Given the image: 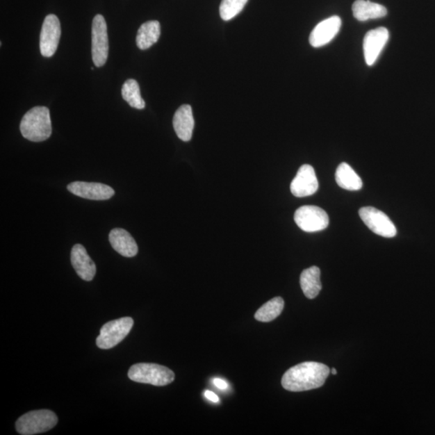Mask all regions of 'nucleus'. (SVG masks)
<instances>
[{
  "mask_svg": "<svg viewBox=\"0 0 435 435\" xmlns=\"http://www.w3.org/2000/svg\"><path fill=\"white\" fill-rule=\"evenodd\" d=\"M122 96L131 108L139 110L145 108V100L141 97L140 85L135 79L126 81L122 87Z\"/></svg>",
  "mask_w": 435,
  "mask_h": 435,
  "instance_id": "nucleus-22",
  "label": "nucleus"
},
{
  "mask_svg": "<svg viewBox=\"0 0 435 435\" xmlns=\"http://www.w3.org/2000/svg\"><path fill=\"white\" fill-rule=\"evenodd\" d=\"M330 368L318 362H305L289 369L282 377L283 388L290 392H303L322 387Z\"/></svg>",
  "mask_w": 435,
  "mask_h": 435,
  "instance_id": "nucleus-1",
  "label": "nucleus"
},
{
  "mask_svg": "<svg viewBox=\"0 0 435 435\" xmlns=\"http://www.w3.org/2000/svg\"><path fill=\"white\" fill-rule=\"evenodd\" d=\"M318 181L315 170L310 165H303L291 182V193L297 198H304L315 194Z\"/></svg>",
  "mask_w": 435,
  "mask_h": 435,
  "instance_id": "nucleus-12",
  "label": "nucleus"
},
{
  "mask_svg": "<svg viewBox=\"0 0 435 435\" xmlns=\"http://www.w3.org/2000/svg\"><path fill=\"white\" fill-rule=\"evenodd\" d=\"M320 268L312 266L302 272L300 284L303 293L309 299H313L322 290Z\"/></svg>",
  "mask_w": 435,
  "mask_h": 435,
  "instance_id": "nucleus-18",
  "label": "nucleus"
},
{
  "mask_svg": "<svg viewBox=\"0 0 435 435\" xmlns=\"http://www.w3.org/2000/svg\"><path fill=\"white\" fill-rule=\"evenodd\" d=\"M173 124L175 133L179 139L186 142L191 140L195 128V120L193 111L190 105H182L177 110Z\"/></svg>",
  "mask_w": 435,
  "mask_h": 435,
  "instance_id": "nucleus-15",
  "label": "nucleus"
},
{
  "mask_svg": "<svg viewBox=\"0 0 435 435\" xmlns=\"http://www.w3.org/2000/svg\"><path fill=\"white\" fill-rule=\"evenodd\" d=\"M213 382H214L215 386L218 388L222 389V391H224V389L229 387V384H227V383L225 381L221 380V379H219V378L215 379Z\"/></svg>",
  "mask_w": 435,
  "mask_h": 435,
  "instance_id": "nucleus-24",
  "label": "nucleus"
},
{
  "mask_svg": "<svg viewBox=\"0 0 435 435\" xmlns=\"http://www.w3.org/2000/svg\"><path fill=\"white\" fill-rule=\"evenodd\" d=\"M109 242L114 250L121 256L133 257L138 254V246L129 231L122 229L111 230Z\"/></svg>",
  "mask_w": 435,
  "mask_h": 435,
  "instance_id": "nucleus-16",
  "label": "nucleus"
},
{
  "mask_svg": "<svg viewBox=\"0 0 435 435\" xmlns=\"http://www.w3.org/2000/svg\"><path fill=\"white\" fill-rule=\"evenodd\" d=\"M353 16L359 22H367L384 17L387 15V8L383 5L368 1V0H356L352 5Z\"/></svg>",
  "mask_w": 435,
  "mask_h": 435,
  "instance_id": "nucleus-17",
  "label": "nucleus"
},
{
  "mask_svg": "<svg viewBox=\"0 0 435 435\" xmlns=\"http://www.w3.org/2000/svg\"><path fill=\"white\" fill-rule=\"evenodd\" d=\"M331 373L333 374V375H336V374H337L336 369V368H332Z\"/></svg>",
  "mask_w": 435,
  "mask_h": 435,
  "instance_id": "nucleus-26",
  "label": "nucleus"
},
{
  "mask_svg": "<svg viewBox=\"0 0 435 435\" xmlns=\"http://www.w3.org/2000/svg\"><path fill=\"white\" fill-rule=\"evenodd\" d=\"M161 36V25L156 20L145 22L140 27L136 36V44L139 49H148L158 42Z\"/></svg>",
  "mask_w": 435,
  "mask_h": 435,
  "instance_id": "nucleus-19",
  "label": "nucleus"
},
{
  "mask_svg": "<svg viewBox=\"0 0 435 435\" xmlns=\"http://www.w3.org/2000/svg\"><path fill=\"white\" fill-rule=\"evenodd\" d=\"M134 325L133 318L124 317L106 323L101 328L96 345L101 349H110L118 345L129 335Z\"/></svg>",
  "mask_w": 435,
  "mask_h": 435,
  "instance_id": "nucleus-5",
  "label": "nucleus"
},
{
  "mask_svg": "<svg viewBox=\"0 0 435 435\" xmlns=\"http://www.w3.org/2000/svg\"><path fill=\"white\" fill-rule=\"evenodd\" d=\"M25 139L33 142L47 140L52 134L49 110L47 107H35L24 115L19 126Z\"/></svg>",
  "mask_w": 435,
  "mask_h": 435,
  "instance_id": "nucleus-2",
  "label": "nucleus"
},
{
  "mask_svg": "<svg viewBox=\"0 0 435 435\" xmlns=\"http://www.w3.org/2000/svg\"><path fill=\"white\" fill-rule=\"evenodd\" d=\"M67 190L80 198L95 201L108 200L115 195L110 186L98 182L74 181L67 186Z\"/></svg>",
  "mask_w": 435,
  "mask_h": 435,
  "instance_id": "nucleus-10",
  "label": "nucleus"
},
{
  "mask_svg": "<svg viewBox=\"0 0 435 435\" xmlns=\"http://www.w3.org/2000/svg\"><path fill=\"white\" fill-rule=\"evenodd\" d=\"M58 422V417L53 411L40 409L24 414L17 420L16 429L19 434L33 435L50 431Z\"/></svg>",
  "mask_w": 435,
  "mask_h": 435,
  "instance_id": "nucleus-4",
  "label": "nucleus"
},
{
  "mask_svg": "<svg viewBox=\"0 0 435 435\" xmlns=\"http://www.w3.org/2000/svg\"><path fill=\"white\" fill-rule=\"evenodd\" d=\"M362 221L374 233L392 238L397 235V229L388 216L375 207L366 206L359 211Z\"/></svg>",
  "mask_w": 435,
  "mask_h": 435,
  "instance_id": "nucleus-7",
  "label": "nucleus"
},
{
  "mask_svg": "<svg viewBox=\"0 0 435 435\" xmlns=\"http://www.w3.org/2000/svg\"><path fill=\"white\" fill-rule=\"evenodd\" d=\"M205 397L210 400V401L213 402H220V398L219 397H218L216 395L215 393H214L213 392H211V391H206L205 392Z\"/></svg>",
  "mask_w": 435,
  "mask_h": 435,
  "instance_id": "nucleus-25",
  "label": "nucleus"
},
{
  "mask_svg": "<svg viewBox=\"0 0 435 435\" xmlns=\"http://www.w3.org/2000/svg\"><path fill=\"white\" fill-rule=\"evenodd\" d=\"M130 380L155 386H165L174 381L175 374L170 368L160 364L140 363L131 366L129 371Z\"/></svg>",
  "mask_w": 435,
  "mask_h": 435,
  "instance_id": "nucleus-3",
  "label": "nucleus"
},
{
  "mask_svg": "<svg viewBox=\"0 0 435 435\" xmlns=\"http://www.w3.org/2000/svg\"><path fill=\"white\" fill-rule=\"evenodd\" d=\"M285 302L281 297L272 298L263 305L255 313L256 320L262 322H269L274 320L279 316L284 309Z\"/></svg>",
  "mask_w": 435,
  "mask_h": 435,
  "instance_id": "nucleus-21",
  "label": "nucleus"
},
{
  "mask_svg": "<svg viewBox=\"0 0 435 435\" xmlns=\"http://www.w3.org/2000/svg\"><path fill=\"white\" fill-rule=\"evenodd\" d=\"M295 221L302 231L317 232L327 229L329 225V216L320 207L303 206L296 211Z\"/></svg>",
  "mask_w": 435,
  "mask_h": 435,
  "instance_id": "nucleus-6",
  "label": "nucleus"
},
{
  "mask_svg": "<svg viewBox=\"0 0 435 435\" xmlns=\"http://www.w3.org/2000/svg\"><path fill=\"white\" fill-rule=\"evenodd\" d=\"M247 0H222L220 7V17L225 22L233 19L244 9Z\"/></svg>",
  "mask_w": 435,
  "mask_h": 435,
  "instance_id": "nucleus-23",
  "label": "nucleus"
},
{
  "mask_svg": "<svg viewBox=\"0 0 435 435\" xmlns=\"http://www.w3.org/2000/svg\"><path fill=\"white\" fill-rule=\"evenodd\" d=\"M388 38V30L384 27L370 30L366 33L363 39V47L364 58L369 67L376 63Z\"/></svg>",
  "mask_w": 435,
  "mask_h": 435,
  "instance_id": "nucleus-11",
  "label": "nucleus"
},
{
  "mask_svg": "<svg viewBox=\"0 0 435 435\" xmlns=\"http://www.w3.org/2000/svg\"><path fill=\"white\" fill-rule=\"evenodd\" d=\"M107 23L102 15H96L92 24V59L97 67H103L108 58Z\"/></svg>",
  "mask_w": 435,
  "mask_h": 435,
  "instance_id": "nucleus-8",
  "label": "nucleus"
},
{
  "mask_svg": "<svg viewBox=\"0 0 435 435\" xmlns=\"http://www.w3.org/2000/svg\"><path fill=\"white\" fill-rule=\"evenodd\" d=\"M336 180L338 186L347 190H360L363 186V182L360 177L347 163H341L338 166Z\"/></svg>",
  "mask_w": 435,
  "mask_h": 435,
  "instance_id": "nucleus-20",
  "label": "nucleus"
},
{
  "mask_svg": "<svg viewBox=\"0 0 435 435\" xmlns=\"http://www.w3.org/2000/svg\"><path fill=\"white\" fill-rule=\"evenodd\" d=\"M342 20L337 16L322 20L313 29L310 36V44L313 48H320L330 43L340 32Z\"/></svg>",
  "mask_w": 435,
  "mask_h": 435,
  "instance_id": "nucleus-13",
  "label": "nucleus"
},
{
  "mask_svg": "<svg viewBox=\"0 0 435 435\" xmlns=\"http://www.w3.org/2000/svg\"><path fill=\"white\" fill-rule=\"evenodd\" d=\"M72 266L79 277L90 281L96 274V266L82 245H75L70 255Z\"/></svg>",
  "mask_w": 435,
  "mask_h": 435,
  "instance_id": "nucleus-14",
  "label": "nucleus"
},
{
  "mask_svg": "<svg viewBox=\"0 0 435 435\" xmlns=\"http://www.w3.org/2000/svg\"><path fill=\"white\" fill-rule=\"evenodd\" d=\"M60 34L59 19L55 15L50 14L45 17L40 38V53L45 58H50L57 51Z\"/></svg>",
  "mask_w": 435,
  "mask_h": 435,
  "instance_id": "nucleus-9",
  "label": "nucleus"
}]
</instances>
